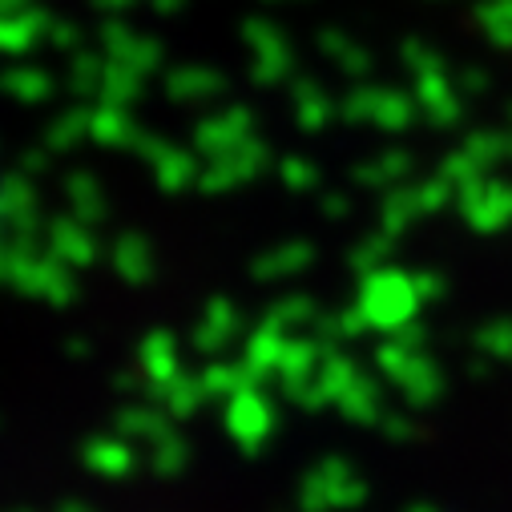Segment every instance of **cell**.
Segmentation results:
<instances>
[]
</instances>
